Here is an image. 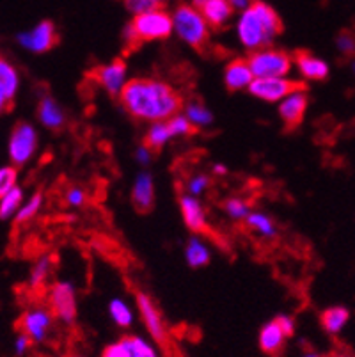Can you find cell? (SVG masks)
Here are the masks:
<instances>
[{
  "mask_svg": "<svg viewBox=\"0 0 355 357\" xmlns=\"http://www.w3.org/2000/svg\"><path fill=\"white\" fill-rule=\"evenodd\" d=\"M119 103L128 116L137 121H167L180 114L185 103L171 84L158 79H132L119 95Z\"/></svg>",
  "mask_w": 355,
  "mask_h": 357,
  "instance_id": "obj_1",
  "label": "cell"
},
{
  "mask_svg": "<svg viewBox=\"0 0 355 357\" xmlns=\"http://www.w3.org/2000/svg\"><path fill=\"white\" fill-rule=\"evenodd\" d=\"M282 32V22L275 9L262 0H252V4L240 15L236 34L240 43L249 52L270 47Z\"/></svg>",
  "mask_w": 355,
  "mask_h": 357,
  "instance_id": "obj_2",
  "label": "cell"
},
{
  "mask_svg": "<svg viewBox=\"0 0 355 357\" xmlns=\"http://www.w3.org/2000/svg\"><path fill=\"white\" fill-rule=\"evenodd\" d=\"M172 25L180 40L197 52H204L210 43V25L203 13L194 6L181 4L172 13Z\"/></svg>",
  "mask_w": 355,
  "mask_h": 357,
  "instance_id": "obj_3",
  "label": "cell"
},
{
  "mask_svg": "<svg viewBox=\"0 0 355 357\" xmlns=\"http://www.w3.org/2000/svg\"><path fill=\"white\" fill-rule=\"evenodd\" d=\"M249 66L254 73V79H275L286 77L292 70L293 57L285 50L278 48H262V50L250 52L247 57Z\"/></svg>",
  "mask_w": 355,
  "mask_h": 357,
  "instance_id": "obj_4",
  "label": "cell"
},
{
  "mask_svg": "<svg viewBox=\"0 0 355 357\" xmlns=\"http://www.w3.org/2000/svg\"><path fill=\"white\" fill-rule=\"evenodd\" d=\"M130 27L133 29L135 36L141 43L144 41H158L167 40L174 31L172 25V16L162 8L153 9V11L144 13V15L133 16L130 22Z\"/></svg>",
  "mask_w": 355,
  "mask_h": 357,
  "instance_id": "obj_5",
  "label": "cell"
},
{
  "mask_svg": "<svg viewBox=\"0 0 355 357\" xmlns=\"http://www.w3.org/2000/svg\"><path fill=\"white\" fill-rule=\"evenodd\" d=\"M254 98H259L263 102H279L286 96L299 93V91H308V84L301 80H289L286 77H275V79H254L247 89Z\"/></svg>",
  "mask_w": 355,
  "mask_h": 357,
  "instance_id": "obj_6",
  "label": "cell"
},
{
  "mask_svg": "<svg viewBox=\"0 0 355 357\" xmlns=\"http://www.w3.org/2000/svg\"><path fill=\"white\" fill-rule=\"evenodd\" d=\"M9 158L15 165H25L38 149V132L27 121L16 123L9 137Z\"/></svg>",
  "mask_w": 355,
  "mask_h": 357,
  "instance_id": "obj_7",
  "label": "cell"
},
{
  "mask_svg": "<svg viewBox=\"0 0 355 357\" xmlns=\"http://www.w3.org/2000/svg\"><path fill=\"white\" fill-rule=\"evenodd\" d=\"M55 322V314L50 307L34 306L31 310L24 311L20 317V333L27 334L32 343H43L50 334Z\"/></svg>",
  "mask_w": 355,
  "mask_h": 357,
  "instance_id": "obj_8",
  "label": "cell"
},
{
  "mask_svg": "<svg viewBox=\"0 0 355 357\" xmlns=\"http://www.w3.org/2000/svg\"><path fill=\"white\" fill-rule=\"evenodd\" d=\"M48 304L55 318L64 324H75L77 320V291L68 281H57L48 290Z\"/></svg>",
  "mask_w": 355,
  "mask_h": 357,
  "instance_id": "obj_9",
  "label": "cell"
},
{
  "mask_svg": "<svg viewBox=\"0 0 355 357\" xmlns=\"http://www.w3.org/2000/svg\"><path fill=\"white\" fill-rule=\"evenodd\" d=\"M126 73H128V68L123 59H114L109 64H102V66H96L91 71V77H93L94 82L105 91L107 95L112 96V98H119L121 91L125 89L126 82Z\"/></svg>",
  "mask_w": 355,
  "mask_h": 357,
  "instance_id": "obj_10",
  "label": "cell"
},
{
  "mask_svg": "<svg viewBox=\"0 0 355 357\" xmlns=\"http://www.w3.org/2000/svg\"><path fill=\"white\" fill-rule=\"evenodd\" d=\"M135 301H137V307H139V313H141L142 322H144L149 336H151L158 345L167 347L169 343L167 327H165L164 318H162L160 311H158V307H156L155 301H153L148 294H144V291H139Z\"/></svg>",
  "mask_w": 355,
  "mask_h": 357,
  "instance_id": "obj_11",
  "label": "cell"
},
{
  "mask_svg": "<svg viewBox=\"0 0 355 357\" xmlns=\"http://www.w3.org/2000/svg\"><path fill=\"white\" fill-rule=\"evenodd\" d=\"M16 40L25 50L32 52V54H45L59 43V32L54 22L45 20L31 31L20 32Z\"/></svg>",
  "mask_w": 355,
  "mask_h": 357,
  "instance_id": "obj_12",
  "label": "cell"
},
{
  "mask_svg": "<svg viewBox=\"0 0 355 357\" xmlns=\"http://www.w3.org/2000/svg\"><path fill=\"white\" fill-rule=\"evenodd\" d=\"M309 98L305 91H299V93H293V95L286 96L285 100H281L279 103V118L285 123L286 130H297L302 125L305 118V112H308Z\"/></svg>",
  "mask_w": 355,
  "mask_h": 357,
  "instance_id": "obj_13",
  "label": "cell"
},
{
  "mask_svg": "<svg viewBox=\"0 0 355 357\" xmlns=\"http://www.w3.org/2000/svg\"><path fill=\"white\" fill-rule=\"evenodd\" d=\"M180 210L183 222L194 235H206L210 233V224H208L206 212H204L203 204L195 196L183 194L180 197Z\"/></svg>",
  "mask_w": 355,
  "mask_h": 357,
  "instance_id": "obj_14",
  "label": "cell"
},
{
  "mask_svg": "<svg viewBox=\"0 0 355 357\" xmlns=\"http://www.w3.org/2000/svg\"><path fill=\"white\" fill-rule=\"evenodd\" d=\"M132 204L139 213H149L155 206V180L148 171L135 176L132 185Z\"/></svg>",
  "mask_w": 355,
  "mask_h": 357,
  "instance_id": "obj_15",
  "label": "cell"
},
{
  "mask_svg": "<svg viewBox=\"0 0 355 357\" xmlns=\"http://www.w3.org/2000/svg\"><path fill=\"white\" fill-rule=\"evenodd\" d=\"M254 82V73L249 66L247 59H233L226 64L224 70V86L229 93L249 89L250 84Z\"/></svg>",
  "mask_w": 355,
  "mask_h": 357,
  "instance_id": "obj_16",
  "label": "cell"
},
{
  "mask_svg": "<svg viewBox=\"0 0 355 357\" xmlns=\"http://www.w3.org/2000/svg\"><path fill=\"white\" fill-rule=\"evenodd\" d=\"M38 118L39 123L45 126V128L52 130V132H59L66 126V112L63 110V107L59 105L57 100L50 95L41 96L38 103Z\"/></svg>",
  "mask_w": 355,
  "mask_h": 357,
  "instance_id": "obj_17",
  "label": "cell"
},
{
  "mask_svg": "<svg viewBox=\"0 0 355 357\" xmlns=\"http://www.w3.org/2000/svg\"><path fill=\"white\" fill-rule=\"evenodd\" d=\"M286 340H288V336L281 329V326H279L275 318L262 327L258 336L259 349H262L263 354H266L270 357H278L282 352Z\"/></svg>",
  "mask_w": 355,
  "mask_h": 357,
  "instance_id": "obj_18",
  "label": "cell"
},
{
  "mask_svg": "<svg viewBox=\"0 0 355 357\" xmlns=\"http://www.w3.org/2000/svg\"><path fill=\"white\" fill-rule=\"evenodd\" d=\"M293 61L305 80H325L328 77V64L315 57L311 52L297 50L293 55Z\"/></svg>",
  "mask_w": 355,
  "mask_h": 357,
  "instance_id": "obj_19",
  "label": "cell"
},
{
  "mask_svg": "<svg viewBox=\"0 0 355 357\" xmlns=\"http://www.w3.org/2000/svg\"><path fill=\"white\" fill-rule=\"evenodd\" d=\"M199 11L211 29H222L233 16L234 9L231 8L229 0H208Z\"/></svg>",
  "mask_w": 355,
  "mask_h": 357,
  "instance_id": "obj_20",
  "label": "cell"
},
{
  "mask_svg": "<svg viewBox=\"0 0 355 357\" xmlns=\"http://www.w3.org/2000/svg\"><path fill=\"white\" fill-rule=\"evenodd\" d=\"M243 224L247 226V229H250L252 233L259 235L262 238H275L279 235V228L275 226L273 219L270 215L263 212H252L247 215V219L243 220Z\"/></svg>",
  "mask_w": 355,
  "mask_h": 357,
  "instance_id": "obj_21",
  "label": "cell"
},
{
  "mask_svg": "<svg viewBox=\"0 0 355 357\" xmlns=\"http://www.w3.org/2000/svg\"><path fill=\"white\" fill-rule=\"evenodd\" d=\"M185 259L190 268H203L210 263L211 252L206 248V243L199 236L194 235L188 238L187 245H185Z\"/></svg>",
  "mask_w": 355,
  "mask_h": 357,
  "instance_id": "obj_22",
  "label": "cell"
},
{
  "mask_svg": "<svg viewBox=\"0 0 355 357\" xmlns=\"http://www.w3.org/2000/svg\"><path fill=\"white\" fill-rule=\"evenodd\" d=\"M171 139H172V134H171V130H169L167 121H156L148 128L142 144H144L146 148L151 149L153 153H158V151H160L169 141H171Z\"/></svg>",
  "mask_w": 355,
  "mask_h": 357,
  "instance_id": "obj_23",
  "label": "cell"
},
{
  "mask_svg": "<svg viewBox=\"0 0 355 357\" xmlns=\"http://www.w3.org/2000/svg\"><path fill=\"white\" fill-rule=\"evenodd\" d=\"M348 318H350V311H348L347 307L332 306L320 314V322L325 333L338 334L341 333V329H343L345 326H347Z\"/></svg>",
  "mask_w": 355,
  "mask_h": 357,
  "instance_id": "obj_24",
  "label": "cell"
},
{
  "mask_svg": "<svg viewBox=\"0 0 355 357\" xmlns=\"http://www.w3.org/2000/svg\"><path fill=\"white\" fill-rule=\"evenodd\" d=\"M185 116L190 119L192 125L197 130L208 128V126L213 125V114L211 110L204 105L199 100H190V102L185 105Z\"/></svg>",
  "mask_w": 355,
  "mask_h": 357,
  "instance_id": "obj_25",
  "label": "cell"
},
{
  "mask_svg": "<svg viewBox=\"0 0 355 357\" xmlns=\"http://www.w3.org/2000/svg\"><path fill=\"white\" fill-rule=\"evenodd\" d=\"M54 271V258L48 255L39 256L38 261L34 263V267L31 268V278H29V283L32 288H41L48 281V278L52 275Z\"/></svg>",
  "mask_w": 355,
  "mask_h": 357,
  "instance_id": "obj_26",
  "label": "cell"
},
{
  "mask_svg": "<svg viewBox=\"0 0 355 357\" xmlns=\"http://www.w3.org/2000/svg\"><path fill=\"white\" fill-rule=\"evenodd\" d=\"M109 313L110 318L114 320L117 327H121V329H126V327L132 326L133 322V313L130 310L128 304L123 301V298H112L109 303Z\"/></svg>",
  "mask_w": 355,
  "mask_h": 357,
  "instance_id": "obj_27",
  "label": "cell"
},
{
  "mask_svg": "<svg viewBox=\"0 0 355 357\" xmlns=\"http://www.w3.org/2000/svg\"><path fill=\"white\" fill-rule=\"evenodd\" d=\"M22 201H24V190L20 187H15L9 194H6L0 199V219H9V217L16 215L18 210L22 208Z\"/></svg>",
  "mask_w": 355,
  "mask_h": 357,
  "instance_id": "obj_28",
  "label": "cell"
},
{
  "mask_svg": "<svg viewBox=\"0 0 355 357\" xmlns=\"http://www.w3.org/2000/svg\"><path fill=\"white\" fill-rule=\"evenodd\" d=\"M0 82L4 84L9 98H15L20 87V75L16 71V68L6 59H0Z\"/></svg>",
  "mask_w": 355,
  "mask_h": 357,
  "instance_id": "obj_29",
  "label": "cell"
},
{
  "mask_svg": "<svg viewBox=\"0 0 355 357\" xmlns=\"http://www.w3.org/2000/svg\"><path fill=\"white\" fill-rule=\"evenodd\" d=\"M222 208L231 220H246L247 215L252 212L250 204L246 199H242V197H227L224 201Z\"/></svg>",
  "mask_w": 355,
  "mask_h": 357,
  "instance_id": "obj_30",
  "label": "cell"
},
{
  "mask_svg": "<svg viewBox=\"0 0 355 357\" xmlns=\"http://www.w3.org/2000/svg\"><path fill=\"white\" fill-rule=\"evenodd\" d=\"M167 125L169 130H171L172 137H190V135H195L199 132L185 114L172 116L171 119H167Z\"/></svg>",
  "mask_w": 355,
  "mask_h": 357,
  "instance_id": "obj_31",
  "label": "cell"
},
{
  "mask_svg": "<svg viewBox=\"0 0 355 357\" xmlns=\"http://www.w3.org/2000/svg\"><path fill=\"white\" fill-rule=\"evenodd\" d=\"M41 206H43V194L36 192L34 196L27 201V203L22 204V208H20L18 213L15 215L16 222L25 224V222H29V220H32L36 215H38V212L41 210Z\"/></svg>",
  "mask_w": 355,
  "mask_h": 357,
  "instance_id": "obj_32",
  "label": "cell"
},
{
  "mask_svg": "<svg viewBox=\"0 0 355 357\" xmlns=\"http://www.w3.org/2000/svg\"><path fill=\"white\" fill-rule=\"evenodd\" d=\"M125 340L128 343L130 350H132L133 357H158V352L155 350V347L149 342H146L144 337L128 334V336H125Z\"/></svg>",
  "mask_w": 355,
  "mask_h": 357,
  "instance_id": "obj_33",
  "label": "cell"
},
{
  "mask_svg": "<svg viewBox=\"0 0 355 357\" xmlns=\"http://www.w3.org/2000/svg\"><path fill=\"white\" fill-rule=\"evenodd\" d=\"M18 181V171L13 165H4V167H0V199L6 196V194L11 192Z\"/></svg>",
  "mask_w": 355,
  "mask_h": 357,
  "instance_id": "obj_34",
  "label": "cell"
},
{
  "mask_svg": "<svg viewBox=\"0 0 355 357\" xmlns=\"http://www.w3.org/2000/svg\"><path fill=\"white\" fill-rule=\"evenodd\" d=\"M210 183H211V178L208 176V174H194L187 183V194H190V196H195V197L201 196V194L210 187Z\"/></svg>",
  "mask_w": 355,
  "mask_h": 357,
  "instance_id": "obj_35",
  "label": "cell"
},
{
  "mask_svg": "<svg viewBox=\"0 0 355 357\" xmlns=\"http://www.w3.org/2000/svg\"><path fill=\"white\" fill-rule=\"evenodd\" d=\"M125 6L133 16L144 15V13L153 11V9H158L160 4L155 2V0H125Z\"/></svg>",
  "mask_w": 355,
  "mask_h": 357,
  "instance_id": "obj_36",
  "label": "cell"
},
{
  "mask_svg": "<svg viewBox=\"0 0 355 357\" xmlns=\"http://www.w3.org/2000/svg\"><path fill=\"white\" fill-rule=\"evenodd\" d=\"M102 357H133L132 350H130L128 343H126L125 336L116 343H110L105 347V350L102 352Z\"/></svg>",
  "mask_w": 355,
  "mask_h": 357,
  "instance_id": "obj_37",
  "label": "cell"
},
{
  "mask_svg": "<svg viewBox=\"0 0 355 357\" xmlns=\"http://www.w3.org/2000/svg\"><path fill=\"white\" fill-rule=\"evenodd\" d=\"M338 48L345 55H355V36L350 31H345L338 36L336 40Z\"/></svg>",
  "mask_w": 355,
  "mask_h": 357,
  "instance_id": "obj_38",
  "label": "cell"
},
{
  "mask_svg": "<svg viewBox=\"0 0 355 357\" xmlns=\"http://www.w3.org/2000/svg\"><path fill=\"white\" fill-rule=\"evenodd\" d=\"M64 197H66V203L70 204V206H82L87 199L86 190L80 189V187H71V189H68Z\"/></svg>",
  "mask_w": 355,
  "mask_h": 357,
  "instance_id": "obj_39",
  "label": "cell"
},
{
  "mask_svg": "<svg viewBox=\"0 0 355 357\" xmlns=\"http://www.w3.org/2000/svg\"><path fill=\"white\" fill-rule=\"evenodd\" d=\"M31 345H32L31 337H29L27 334L20 333L18 336L15 337V354H16V356H24V354L27 352L29 347H31Z\"/></svg>",
  "mask_w": 355,
  "mask_h": 357,
  "instance_id": "obj_40",
  "label": "cell"
},
{
  "mask_svg": "<svg viewBox=\"0 0 355 357\" xmlns=\"http://www.w3.org/2000/svg\"><path fill=\"white\" fill-rule=\"evenodd\" d=\"M275 320L281 326V329L285 331L286 336L292 337L295 334V320L292 317H288V314H279V317H275Z\"/></svg>",
  "mask_w": 355,
  "mask_h": 357,
  "instance_id": "obj_41",
  "label": "cell"
},
{
  "mask_svg": "<svg viewBox=\"0 0 355 357\" xmlns=\"http://www.w3.org/2000/svg\"><path fill=\"white\" fill-rule=\"evenodd\" d=\"M151 157H153V151L149 148H146L144 144H141L135 149V158L141 165H148L149 162H151Z\"/></svg>",
  "mask_w": 355,
  "mask_h": 357,
  "instance_id": "obj_42",
  "label": "cell"
},
{
  "mask_svg": "<svg viewBox=\"0 0 355 357\" xmlns=\"http://www.w3.org/2000/svg\"><path fill=\"white\" fill-rule=\"evenodd\" d=\"M13 100L9 98L8 91H6L4 84L0 82V112H4V110H8V107L11 105Z\"/></svg>",
  "mask_w": 355,
  "mask_h": 357,
  "instance_id": "obj_43",
  "label": "cell"
},
{
  "mask_svg": "<svg viewBox=\"0 0 355 357\" xmlns=\"http://www.w3.org/2000/svg\"><path fill=\"white\" fill-rule=\"evenodd\" d=\"M231 8L234 9V11H246L247 8H249L250 4H252V0H229Z\"/></svg>",
  "mask_w": 355,
  "mask_h": 357,
  "instance_id": "obj_44",
  "label": "cell"
},
{
  "mask_svg": "<svg viewBox=\"0 0 355 357\" xmlns=\"http://www.w3.org/2000/svg\"><path fill=\"white\" fill-rule=\"evenodd\" d=\"M213 173L215 174H226V167L222 164H215L213 165Z\"/></svg>",
  "mask_w": 355,
  "mask_h": 357,
  "instance_id": "obj_45",
  "label": "cell"
},
{
  "mask_svg": "<svg viewBox=\"0 0 355 357\" xmlns=\"http://www.w3.org/2000/svg\"><path fill=\"white\" fill-rule=\"evenodd\" d=\"M328 357H355V356L350 352H332Z\"/></svg>",
  "mask_w": 355,
  "mask_h": 357,
  "instance_id": "obj_46",
  "label": "cell"
},
{
  "mask_svg": "<svg viewBox=\"0 0 355 357\" xmlns=\"http://www.w3.org/2000/svg\"><path fill=\"white\" fill-rule=\"evenodd\" d=\"M206 2H208V0H192V6H194V8H197V9H201L204 4H206Z\"/></svg>",
  "mask_w": 355,
  "mask_h": 357,
  "instance_id": "obj_47",
  "label": "cell"
},
{
  "mask_svg": "<svg viewBox=\"0 0 355 357\" xmlns=\"http://www.w3.org/2000/svg\"><path fill=\"white\" fill-rule=\"evenodd\" d=\"M302 357H324V356H320V354H317V352H308V354H304Z\"/></svg>",
  "mask_w": 355,
  "mask_h": 357,
  "instance_id": "obj_48",
  "label": "cell"
},
{
  "mask_svg": "<svg viewBox=\"0 0 355 357\" xmlns=\"http://www.w3.org/2000/svg\"><path fill=\"white\" fill-rule=\"evenodd\" d=\"M155 2H158V4H162V2H165V0H155Z\"/></svg>",
  "mask_w": 355,
  "mask_h": 357,
  "instance_id": "obj_49",
  "label": "cell"
},
{
  "mask_svg": "<svg viewBox=\"0 0 355 357\" xmlns=\"http://www.w3.org/2000/svg\"><path fill=\"white\" fill-rule=\"evenodd\" d=\"M70 357H84V356H78V354H77V356H70Z\"/></svg>",
  "mask_w": 355,
  "mask_h": 357,
  "instance_id": "obj_50",
  "label": "cell"
},
{
  "mask_svg": "<svg viewBox=\"0 0 355 357\" xmlns=\"http://www.w3.org/2000/svg\"><path fill=\"white\" fill-rule=\"evenodd\" d=\"M354 73H355V63H354Z\"/></svg>",
  "mask_w": 355,
  "mask_h": 357,
  "instance_id": "obj_51",
  "label": "cell"
}]
</instances>
